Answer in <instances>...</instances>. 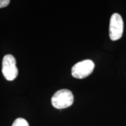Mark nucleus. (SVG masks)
Masks as SVG:
<instances>
[{"instance_id": "obj_1", "label": "nucleus", "mask_w": 126, "mask_h": 126, "mask_svg": "<svg viewBox=\"0 0 126 126\" xmlns=\"http://www.w3.org/2000/svg\"><path fill=\"white\" fill-rule=\"evenodd\" d=\"M73 103V94L68 89H61L57 91L51 97L52 105L58 109L68 108Z\"/></svg>"}, {"instance_id": "obj_2", "label": "nucleus", "mask_w": 126, "mask_h": 126, "mask_svg": "<svg viewBox=\"0 0 126 126\" xmlns=\"http://www.w3.org/2000/svg\"><path fill=\"white\" fill-rule=\"evenodd\" d=\"M2 72L5 78L9 81H14L18 75L15 58L11 54L5 55L2 60Z\"/></svg>"}, {"instance_id": "obj_3", "label": "nucleus", "mask_w": 126, "mask_h": 126, "mask_svg": "<svg viewBox=\"0 0 126 126\" xmlns=\"http://www.w3.org/2000/svg\"><path fill=\"white\" fill-rule=\"evenodd\" d=\"M94 67V64L92 60H85L77 63L72 67L71 74L75 78H85L92 74Z\"/></svg>"}, {"instance_id": "obj_4", "label": "nucleus", "mask_w": 126, "mask_h": 126, "mask_svg": "<svg viewBox=\"0 0 126 126\" xmlns=\"http://www.w3.org/2000/svg\"><path fill=\"white\" fill-rule=\"evenodd\" d=\"M124 23L122 17L120 14L114 13L110 20L109 36L111 40H118L122 37Z\"/></svg>"}, {"instance_id": "obj_5", "label": "nucleus", "mask_w": 126, "mask_h": 126, "mask_svg": "<svg viewBox=\"0 0 126 126\" xmlns=\"http://www.w3.org/2000/svg\"><path fill=\"white\" fill-rule=\"evenodd\" d=\"M12 126H29L28 122L23 118H18L14 121Z\"/></svg>"}, {"instance_id": "obj_6", "label": "nucleus", "mask_w": 126, "mask_h": 126, "mask_svg": "<svg viewBox=\"0 0 126 126\" xmlns=\"http://www.w3.org/2000/svg\"><path fill=\"white\" fill-rule=\"evenodd\" d=\"M10 2L9 0H0V8H4L8 6Z\"/></svg>"}]
</instances>
